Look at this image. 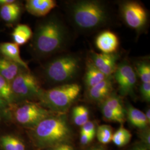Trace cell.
Segmentation results:
<instances>
[{
	"instance_id": "cell-1",
	"label": "cell",
	"mask_w": 150,
	"mask_h": 150,
	"mask_svg": "<svg viewBox=\"0 0 150 150\" xmlns=\"http://www.w3.org/2000/svg\"><path fill=\"white\" fill-rule=\"evenodd\" d=\"M66 35L61 22L55 18H50L38 25L33 36V47L42 56L54 54L63 47Z\"/></svg>"
},
{
	"instance_id": "cell-2",
	"label": "cell",
	"mask_w": 150,
	"mask_h": 150,
	"mask_svg": "<svg viewBox=\"0 0 150 150\" xmlns=\"http://www.w3.org/2000/svg\"><path fill=\"white\" fill-rule=\"evenodd\" d=\"M35 127V136L41 146L54 147L68 143L71 137L70 126L63 115L49 116Z\"/></svg>"
},
{
	"instance_id": "cell-3",
	"label": "cell",
	"mask_w": 150,
	"mask_h": 150,
	"mask_svg": "<svg viewBox=\"0 0 150 150\" xmlns=\"http://www.w3.org/2000/svg\"><path fill=\"white\" fill-rule=\"evenodd\" d=\"M71 16L75 25L82 30L101 26L107 20L106 7L95 1H80L71 6Z\"/></svg>"
},
{
	"instance_id": "cell-4",
	"label": "cell",
	"mask_w": 150,
	"mask_h": 150,
	"mask_svg": "<svg viewBox=\"0 0 150 150\" xmlns=\"http://www.w3.org/2000/svg\"><path fill=\"white\" fill-rule=\"evenodd\" d=\"M81 86L77 83H65L42 92L39 98L44 106L56 112L64 113L79 96Z\"/></svg>"
},
{
	"instance_id": "cell-5",
	"label": "cell",
	"mask_w": 150,
	"mask_h": 150,
	"mask_svg": "<svg viewBox=\"0 0 150 150\" xmlns=\"http://www.w3.org/2000/svg\"><path fill=\"white\" fill-rule=\"evenodd\" d=\"M80 68V59L71 54L62 55L50 61L45 69V75L49 81L62 83L72 80Z\"/></svg>"
},
{
	"instance_id": "cell-6",
	"label": "cell",
	"mask_w": 150,
	"mask_h": 150,
	"mask_svg": "<svg viewBox=\"0 0 150 150\" xmlns=\"http://www.w3.org/2000/svg\"><path fill=\"white\" fill-rule=\"evenodd\" d=\"M11 88L13 96L21 100L39 98L43 91L38 79L27 70L16 76L11 82Z\"/></svg>"
},
{
	"instance_id": "cell-7",
	"label": "cell",
	"mask_w": 150,
	"mask_h": 150,
	"mask_svg": "<svg viewBox=\"0 0 150 150\" xmlns=\"http://www.w3.org/2000/svg\"><path fill=\"white\" fill-rule=\"evenodd\" d=\"M52 115V113L33 102L22 104L16 108L14 112V117L18 123L32 126H36L45 118Z\"/></svg>"
},
{
	"instance_id": "cell-8",
	"label": "cell",
	"mask_w": 150,
	"mask_h": 150,
	"mask_svg": "<svg viewBox=\"0 0 150 150\" xmlns=\"http://www.w3.org/2000/svg\"><path fill=\"white\" fill-rule=\"evenodd\" d=\"M122 14L126 24L138 31L144 27L147 21V13L145 8L137 2L124 3L122 6Z\"/></svg>"
},
{
	"instance_id": "cell-9",
	"label": "cell",
	"mask_w": 150,
	"mask_h": 150,
	"mask_svg": "<svg viewBox=\"0 0 150 150\" xmlns=\"http://www.w3.org/2000/svg\"><path fill=\"white\" fill-rule=\"evenodd\" d=\"M114 74L120 93L123 96L132 95L137 82L136 73L132 66L123 61L117 66Z\"/></svg>"
},
{
	"instance_id": "cell-10",
	"label": "cell",
	"mask_w": 150,
	"mask_h": 150,
	"mask_svg": "<svg viewBox=\"0 0 150 150\" xmlns=\"http://www.w3.org/2000/svg\"><path fill=\"white\" fill-rule=\"evenodd\" d=\"M117 55L113 54H98L92 52L91 61L98 70L109 77L117 68Z\"/></svg>"
},
{
	"instance_id": "cell-11",
	"label": "cell",
	"mask_w": 150,
	"mask_h": 150,
	"mask_svg": "<svg viewBox=\"0 0 150 150\" xmlns=\"http://www.w3.org/2000/svg\"><path fill=\"white\" fill-rule=\"evenodd\" d=\"M95 43L97 48L104 54H113L119 45L117 35L110 31H105L100 33L96 39Z\"/></svg>"
},
{
	"instance_id": "cell-12",
	"label": "cell",
	"mask_w": 150,
	"mask_h": 150,
	"mask_svg": "<svg viewBox=\"0 0 150 150\" xmlns=\"http://www.w3.org/2000/svg\"><path fill=\"white\" fill-rule=\"evenodd\" d=\"M56 6V2L54 0H28L25 8L33 16L42 17L48 14Z\"/></svg>"
},
{
	"instance_id": "cell-13",
	"label": "cell",
	"mask_w": 150,
	"mask_h": 150,
	"mask_svg": "<svg viewBox=\"0 0 150 150\" xmlns=\"http://www.w3.org/2000/svg\"><path fill=\"white\" fill-rule=\"evenodd\" d=\"M0 52L4 57L19 65L24 70L28 71V66L20 55L19 46L14 42H4L0 44Z\"/></svg>"
},
{
	"instance_id": "cell-14",
	"label": "cell",
	"mask_w": 150,
	"mask_h": 150,
	"mask_svg": "<svg viewBox=\"0 0 150 150\" xmlns=\"http://www.w3.org/2000/svg\"><path fill=\"white\" fill-rule=\"evenodd\" d=\"M112 90V83L110 78L103 81L89 88L88 96L94 101L105 100L111 94Z\"/></svg>"
},
{
	"instance_id": "cell-15",
	"label": "cell",
	"mask_w": 150,
	"mask_h": 150,
	"mask_svg": "<svg viewBox=\"0 0 150 150\" xmlns=\"http://www.w3.org/2000/svg\"><path fill=\"white\" fill-rule=\"evenodd\" d=\"M21 67L13 62L0 57V75L10 83L21 71Z\"/></svg>"
},
{
	"instance_id": "cell-16",
	"label": "cell",
	"mask_w": 150,
	"mask_h": 150,
	"mask_svg": "<svg viewBox=\"0 0 150 150\" xmlns=\"http://www.w3.org/2000/svg\"><path fill=\"white\" fill-rule=\"evenodd\" d=\"M107 78L108 77L98 70L91 61L87 63L85 80L86 85L89 88Z\"/></svg>"
},
{
	"instance_id": "cell-17",
	"label": "cell",
	"mask_w": 150,
	"mask_h": 150,
	"mask_svg": "<svg viewBox=\"0 0 150 150\" xmlns=\"http://www.w3.org/2000/svg\"><path fill=\"white\" fill-rule=\"evenodd\" d=\"M126 113L129 122L134 127L139 129H144L149 124L145 113L132 105H128Z\"/></svg>"
},
{
	"instance_id": "cell-18",
	"label": "cell",
	"mask_w": 150,
	"mask_h": 150,
	"mask_svg": "<svg viewBox=\"0 0 150 150\" xmlns=\"http://www.w3.org/2000/svg\"><path fill=\"white\" fill-rule=\"evenodd\" d=\"M33 32L27 25L20 24L16 26L12 33V37L14 43L17 45H23L32 38Z\"/></svg>"
},
{
	"instance_id": "cell-19",
	"label": "cell",
	"mask_w": 150,
	"mask_h": 150,
	"mask_svg": "<svg viewBox=\"0 0 150 150\" xmlns=\"http://www.w3.org/2000/svg\"><path fill=\"white\" fill-rule=\"evenodd\" d=\"M21 7L16 2L11 4L2 6L0 8V17L7 22L16 21L21 15Z\"/></svg>"
},
{
	"instance_id": "cell-20",
	"label": "cell",
	"mask_w": 150,
	"mask_h": 150,
	"mask_svg": "<svg viewBox=\"0 0 150 150\" xmlns=\"http://www.w3.org/2000/svg\"><path fill=\"white\" fill-rule=\"evenodd\" d=\"M1 145L4 150H25V145L21 139L7 134L1 137Z\"/></svg>"
},
{
	"instance_id": "cell-21",
	"label": "cell",
	"mask_w": 150,
	"mask_h": 150,
	"mask_svg": "<svg viewBox=\"0 0 150 150\" xmlns=\"http://www.w3.org/2000/svg\"><path fill=\"white\" fill-rule=\"evenodd\" d=\"M103 103L113 111L116 113L120 118L125 120V110L120 99L116 95L111 94L105 100Z\"/></svg>"
},
{
	"instance_id": "cell-22",
	"label": "cell",
	"mask_w": 150,
	"mask_h": 150,
	"mask_svg": "<svg viewBox=\"0 0 150 150\" xmlns=\"http://www.w3.org/2000/svg\"><path fill=\"white\" fill-rule=\"evenodd\" d=\"M72 118L74 123L82 126L89 121V112L84 106H77L74 108L72 111Z\"/></svg>"
},
{
	"instance_id": "cell-23",
	"label": "cell",
	"mask_w": 150,
	"mask_h": 150,
	"mask_svg": "<svg viewBox=\"0 0 150 150\" xmlns=\"http://www.w3.org/2000/svg\"><path fill=\"white\" fill-rule=\"evenodd\" d=\"M132 135L128 129L123 126L120 127L113 134V142L118 147H123L130 141Z\"/></svg>"
},
{
	"instance_id": "cell-24",
	"label": "cell",
	"mask_w": 150,
	"mask_h": 150,
	"mask_svg": "<svg viewBox=\"0 0 150 150\" xmlns=\"http://www.w3.org/2000/svg\"><path fill=\"white\" fill-rule=\"evenodd\" d=\"M96 133L97 139L101 144H107L112 140L113 134L110 126L103 125L98 126Z\"/></svg>"
},
{
	"instance_id": "cell-25",
	"label": "cell",
	"mask_w": 150,
	"mask_h": 150,
	"mask_svg": "<svg viewBox=\"0 0 150 150\" xmlns=\"http://www.w3.org/2000/svg\"><path fill=\"white\" fill-rule=\"evenodd\" d=\"M137 74L142 83H150V65L147 62H141L136 66Z\"/></svg>"
},
{
	"instance_id": "cell-26",
	"label": "cell",
	"mask_w": 150,
	"mask_h": 150,
	"mask_svg": "<svg viewBox=\"0 0 150 150\" xmlns=\"http://www.w3.org/2000/svg\"><path fill=\"white\" fill-rule=\"evenodd\" d=\"M101 110L104 117L108 121L121 123H123L125 121V120L120 118L116 113L113 111L111 109L107 106L104 103H102Z\"/></svg>"
},
{
	"instance_id": "cell-27",
	"label": "cell",
	"mask_w": 150,
	"mask_h": 150,
	"mask_svg": "<svg viewBox=\"0 0 150 150\" xmlns=\"http://www.w3.org/2000/svg\"><path fill=\"white\" fill-rule=\"evenodd\" d=\"M0 87H1L2 90L4 91L5 95L7 102H11L12 98L13 95L11 90V83L4 78L1 75H0Z\"/></svg>"
},
{
	"instance_id": "cell-28",
	"label": "cell",
	"mask_w": 150,
	"mask_h": 150,
	"mask_svg": "<svg viewBox=\"0 0 150 150\" xmlns=\"http://www.w3.org/2000/svg\"><path fill=\"white\" fill-rule=\"evenodd\" d=\"M81 132L95 137L96 132L95 123L92 121H88L81 126Z\"/></svg>"
},
{
	"instance_id": "cell-29",
	"label": "cell",
	"mask_w": 150,
	"mask_h": 150,
	"mask_svg": "<svg viewBox=\"0 0 150 150\" xmlns=\"http://www.w3.org/2000/svg\"><path fill=\"white\" fill-rule=\"evenodd\" d=\"M140 92L143 99L147 102H150V83H142L140 87Z\"/></svg>"
},
{
	"instance_id": "cell-30",
	"label": "cell",
	"mask_w": 150,
	"mask_h": 150,
	"mask_svg": "<svg viewBox=\"0 0 150 150\" xmlns=\"http://www.w3.org/2000/svg\"><path fill=\"white\" fill-rule=\"evenodd\" d=\"M139 137L142 141L143 142V144L145 145L149 149L150 146V131L148 129L144 130L139 135Z\"/></svg>"
},
{
	"instance_id": "cell-31",
	"label": "cell",
	"mask_w": 150,
	"mask_h": 150,
	"mask_svg": "<svg viewBox=\"0 0 150 150\" xmlns=\"http://www.w3.org/2000/svg\"><path fill=\"white\" fill-rule=\"evenodd\" d=\"M94 136L81 132L80 142L82 145H87L93 140Z\"/></svg>"
},
{
	"instance_id": "cell-32",
	"label": "cell",
	"mask_w": 150,
	"mask_h": 150,
	"mask_svg": "<svg viewBox=\"0 0 150 150\" xmlns=\"http://www.w3.org/2000/svg\"><path fill=\"white\" fill-rule=\"evenodd\" d=\"M52 150H74L73 147L68 143L62 144L52 147Z\"/></svg>"
},
{
	"instance_id": "cell-33",
	"label": "cell",
	"mask_w": 150,
	"mask_h": 150,
	"mask_svg": "<svg viewBox=\"0 0 150 150\" xmlns=\"http://www.w3.org/2000/svg\"><path fill=\"white\" fill-rule=\"evenodd\" d=\"M131 150H149V149L144 144H139L134 146Z\"/></svg>"
},
{
	"instance_id": "cell-34",
	"label": "cell",
	"mask_w": 150,
	"mask_h": 150,
	"mask_svg": "<svg viewBox=\"0 0 150 150\" xmlns=\"http://www.w3.org/2000/svg\"><path fill=\"white\" fill-rule=\"evenodd\" d=\"M16 1L14 0H0V6H2L14 3Z\"/></svg>"
},
{
	"instance_id": "cell-35",
	"label": "cell",
	"mask_w": 150,
	"mask_h": 150,
	"mask_svg": "<svg viewBox=\"0 0 150 150\" xmlns=\"http://www.w3.org/2000/svg\"><path fill=\"white\" fill-rule=\"evenodd\" d=\"M145 114L146 119H147V120L148 121V123L149 124L150 122V110L149 108L147 110V111H146V112Z\"/></svg>"
},
{
	"instance_id": "cell-36",
	"label": "cell",
	"mask_w": 150,
	"mask_h": 150,
	"mask_svg": "<svg viewBox=\"0 0 150 150\" xmlns=\"http://www.w3.org/2000/svg\"><path fill=\"white\" fill-rule=\"evenodd\" d=\"M90 150H107L102 147H94Z\"/></svg>"
},
{
	"instance_id": "cell-37",
	"label": "cell",
	"mask_w": 150,
	"mask_h": 150,
	"mask_svg": "<svg viewBox=\"0 0 150 150\" xmlns=\"http://www.w3.org/2000/svg\"><path fill=\"white\" fill-rule=\"evenodd\" d=\"M0 120H1V116H0Z\"/></svg>"
}]
</instances>
